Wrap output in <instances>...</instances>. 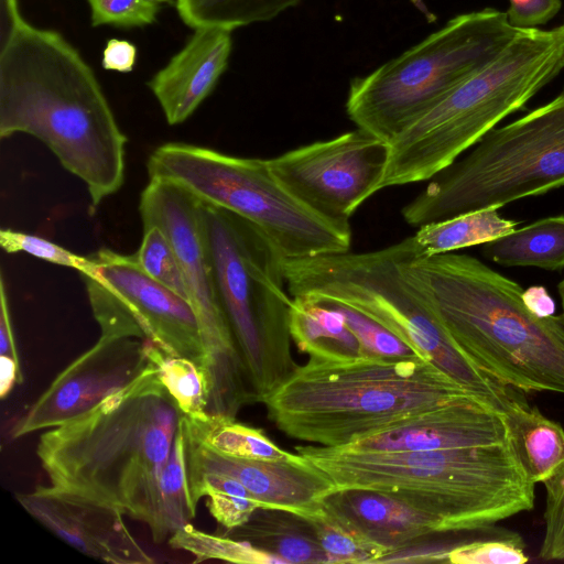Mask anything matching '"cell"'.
<instances>
[{"label":"cell","instance_id":"4dcf8cb0","mask_svg":"<svg viewBox=\"0 0 564 564\" xmlns=\"http://www.w3.org/2000/svg\"><path fill=\"white\" fill-rule=\"evenodd\" d=\"M169 544L176 550L195 556L194 563L207 560H221L232 563H281L276 557L254 547L250 543L227 535H215L187 523L170 539Z\"/></svg>","mask_w":564,"mask_h":564},{"label":"cell","instance_id":"44dd1931","mask_svg":"<svg viewBox=\"0 0 564 564\" xmlns=\"http://www.w3.org/2000/svg\"><path fill=\"white\" fill-rule=\"evenodd\" d=\"M509 387L502 408L509 442L528 478L545 482L564 466V429Z\"/></svg>","mask_w":564,"mask_h":564},{"label":"cell","instance_id":"8d00e7d4","mask_svg":"<svg viewBox=\"0 0 564 564\" xmlns=\"http://www.w3.org/2000/svg\"><path fill=\"white\" fill-rule=\"evenodd\" d=\"M94 26L142 28L155 22L160 7L153 0H87Z\"/></svg>","mask_w":564,"mask_h":564},{"label":"cell","instance_id":"d6a6232c","mask_svg":"<svg viewBox=\"0 0 564 564\" xmlns=\"http://www.w3.org/2000/svg\"><path fill=\"white\" fill-rule=\"evenodd\" d=\"M133 257L148 275L187 300V290L175 251L160 227H143V238Z\"/></svg>","mask_w":564,"mask_h":564},{"label":"cell","instance_id":"9c48e42d","mask_svg":"<svg viewBox=\"0 0 564 564\" xmlns=\"http://www.w3.org/2000/svg\"><path fill=\"white\" fill-rule=\"evenodd\" d=\"M433 178L402 209L412 227L564 186V87L549 102L491 129Z\"/></svg>","mask_w":564,"mask_h":564},{"label":"cell","instance_id":"d590c367","mask_svg":"<svg viewBox=\"0 0 564 564\" xmlns=\"http://www.w3.org/2000/svg\"><path fill=\"white\" fill-rule=\"evenodd\" d=\"M543 486L544 534L538 555L545 561H564V466Z\"/></svg>","mask_w":564,"mask_h":564},{"label":"cell","instance_id":"7402d4cb","mask_svg":"<svg viewBox=\"0 0 564 564\" xmlns=\"http://www.w3.org/2000/svg\"><path fill=\"white\" fill-rule=\"evenodd\" d=\"M224 535L246 541L281 563H328L310 521L286 510L258 508L246 523Z\"/></svg>","mask_w":564,"mask_h":564},{"label":"cell","instance_id":"cb8c5ba5","mask_svg":"<svg viewBox=\"0 0 564 564\" xmlns=\"http://www.w3.org/2000/svg\"><path fill=\"white\" fill-rule=\"evenodd\" d=\"M482 254L501 267L564 269V215L545 217L484 245Z\"/></svg>","mask_w":564,"mask_h":564},{"label":"cell","instance_id":"6da1fadb","mask_svg":"<svg viewBox=\"0 0 564 564\" xmlns=\"http://www.w3.org/2000/svg\"><path fill=\"white\" fill-rule=\"evenodd\" d=\"M183 413L153 364L88 411L42 433L36 456L50 485L113 506L169 539L161 474Z\"/></svg>","mask_w":564,"mask_h":564},{"label":"cell","instance_id":"5b68a950","mask_svg":"<svg viewBox=\"0 0 564 564\" xmlns=\"http://www.w3.org/2000/svg\"><path fill=\"white\" fill-rule=\"evenodd\" d=\"M467 398L478 397L417 355L341 360L310 357L263 404L284 434L341 447Z\"/></svg>","mask_w":564,"mask_h":564},{"label":"cell","instance_id":"f1b7e54d","mask_svg":"<svg viewBox=\"0 0 564 564\" xmlns=\"http://www.w3.org/2000/svg\"><path fill=\"white\" fill-rule=\"evenodd\" d=\"M328 563H377L389 551L365 539L323 503L306 518Z\"/></svg>","mask_w":564,"mask_h":564},{"label":"cell","instance_id":"ffe728a7","mask_svg":"<svg viewBox=\"0 0 564 564\" xmlns=\"http://www.w3.org/2000/svg\"><path fill=\"white\" fill-rule=\"evenodd\" d=\"M322 503L365 539L389 553L411 546L429 535L443 533L435 517L382 491L336 489Z\"/></svg>","mask_w":564,"mask_h":564},{"label":"cell","instance_id":"e0dca14e","mask_svg":"<svg viewBox=\"0 0 564 564\" xmlns=\"http://www.w3.org/2000/svg\"><path fill=\"white\" fill-rule=\"evenodd\" d=\"M184 438L187 474L230 476L241 482L262 508L282 509L307 518L336 490L323 471L299 454L290 460L240 458L217 453L185 431Z\"/></svg>","mask_w":564,"mask_h":564},{"label":"cell","instance_id":"f546056e","mask_svg":"<svg viewBox=\"0 0 564 564\" xmlns=\"http://www.w3.org/2000/svg\"><path fill=\"white\" fill-rule=\"evenodd\" d=\"M181 419L176 437L161 474V495L164 508L165 527L170 536L196 516L187 477L185 438Z\"/></svg>","mask_w":564,"mask_h":564},{"label":"cell","instance_id":"1f68e13d","mask_svg":"<svg viewBox=\"0 0 564 564\" xmlns=\"http://www.w3.org/2000/svg\"><path fill=\"white\" fill-rule=\"evenodd\" d=\"M528 561L522 538L502 529L456 544L445 558L454 564H524Z\"/></svg>","mask_w":564,"mask_h":564},{"label":"cell","instance_id":"2e32d148","mask_svg":"<svg viewBox=\"0 0 564 564\" xmlns=\"http://www.w3.org/2000/svg\"><path fill=\"white\" fill-rule=\"evenodd\" d=\"M17 500L42 525L89 557L112 564L154 562L113 506L51 485L18 494Z\"/></svg>","mask_w":564,"mask_h":564},{"label":"cell","instance_id":"5bb4252c","mask_svg":"<svg viewBox=\"0 0 564 564\" xmlns=\"http://www.w3.org/2000/svg\"><path fill=\"white\" fill-rule=\"evenodd\" d=\"M390 144L359 128L267 160L279 183L311 212L350 230L355 210L380 191Z\"/></svg>","mask_w":564,"mask_h":564},{"label":"cell","instance_id":"e575fe53","mask_svg":"<svg viewBox=\"0 0 564 564\" xmlns=\"http://www.w3.org/2000/svg\"><path fill=\"white\" fill-rule=\"evenodd\" d=\"M0 246L8 253L25 252L54 264L73 268L80 273L91 263L89 257L76 254L36 235L11 228L0 230Z\"/></svg>","mask_w":564,"mask_h":564},{"label":"cell","instance_id":"83f0119b","mask_svg":"<svg viewBox=\"0 0 564 564\" xmlns=\"http://www.w3.org/2000/svg\"><path fill=\"white\" fill-rule=\"evenodd\" d=\"M301 0H176L177 12L193 29L236 28L271 20Z\"/></svg>","mask_w":564,"mask_h":564},{"label":"cell","instance_id":"ac0fdd59","mask_svg":"<svg viewBox=\"0 0 564 564\" xmlns=\"http://www.w3.org/2000/svg\"><path fill=\"white\" fill-rule=\"evenodd\" d=\"M509 442L505 414L478 398L420 413L345 446L356 452H406L488 446Z\"/></svg>","mask_w":564,"mask_h":564},{"label":"cell","instance_id":"836d02e7","mask_svg":"<svg viewBox=\"0 0 564 564\" xmlns=\"http://www.w3.org/2000/svg\"><path fill=\"white\" fill-rule=\"evenodd\" d=\"M316 301L337 308L344 315L347 325L359 341L361 357L402 358L417 355L393 333L361 312L339 302Z\"/></svg>","mask_w":564,"mask_h":564},{"label":"cell","instance_id":"52a82bcc","mask_svg":"<svg viewBox=\"0 0 564 564\" xmlns=\"http://www.w3.org/2000/svg\"><path fill=\"white\" fill-rule=\"evenodd\" d=\"M416 258L412 236L372 251L285 259L283 273L292 297L339 302L361 312L501 412L507 386L468 358L432 303L404 274L403 264Z\"/></svg>","mask_w":564,"mask_h":564},{"label":"cell","instance_id":"b9f144b4","mask_svg":"<svg viewBox=\"0 0 564 564\" xmlns=\"http://www.w3.org/2000/svg\"><path fill=\"white\" fill-rule=\"evenodd\" d=\"M24 22L19 0H0V47L11 40Z\"/></svg>","mask_w":564,"mask_h":564},{"label":"cell","instance_id":"d4e9b609","mask_svg":"<svg viewBox=\"0 0 564 564\" xmlns=\"http://www.w3.org/2000/svg\"><path fill=\"white\" fill-rule=\"evenodd\" d=\"M519 221L486 208L427 224L413 236L419 256L430 257L476 245H485L517 228Z\"/></svg>","mask_w":564,"mask_h":564},{"label":"cell","instance_id":"7c38bea8","mask_svg":"<svg viewBox=\"0 0 564 564\" xmlns=\"http://www.w3.org/2000/svg\"><path fill=\"white\" fill-rule=\"evenodd\" d=\"M143 227H160L175 251L197 317L209 379V414L236 417L251 403L241 359L219 302L199 218V199L180 185L150 178L140 199Z\"/></svg>","mask_w":564,"mask_h":564},{"label":"cell","instance_id":"f35d334b","mask_svg":"<svg viewBox=\"0 0 564 564\" xmlns=\"http://www.w3.org/2000/svg\"><path fill=\"white\" fill-rule=\"evenodd\" d=\"M561 7V0H509L506 13L512 26L533 29L552 20Z\"/></svg>","mask_w":564,"mask_h":564},{"label":"cell","instance_id":"8992f818","mask_svg":"<svg viewBox=\"0 0 564 564\" xmlns=\"http://www.w3.org/2000/svg\"><path fill=\"white\" fill-rule=\"evenodd\" d=\"M564 68V24L520 29L392 142L380 189L433 178Z\"/></svg>","mask_w":564,"mask_h":564},{"label":"cell","instance_id":"484cf974","mask_svg":"<svg viewBox=\"0 0 564 564\" xmlns=\"http://www.w3.org/2000/svg\"><path fill=\"white\" fill-rule=\"evenodd\" d=\"M185 433L199 444L224 455L262 459L290 460L297 457L276 446L261 430L241 424L223 414H208L204 420L183 415Z\"/></svg>","mask_w":564,"mask_h":564},{"label":"cell","instance_id":"7bdbcfd3","mask_svg":"<svg viewBox=\"0 0 564 564\" xmlns=\"http://www.w3.org/2000/svg\"><path fill=\"white\" fill-rule=\"evenodd\" d=\"M522 299L534 315L539 317L555 315V303L544 286L533 285L523 290Z\"/></svg>","mask_w":564,"mask_h":564},{"label":"cell","instance_id":"30bf717a","mask_svg":"<svg viewBox=\"0 0 564 564\" xmlns=\"http://www.w3.org/2000/svg\"><path fill=\"white\" fill-rule=\"evenodd\" d=\"M519 30L494 8L456 15L398 57L355 78L346 101L349 119L390 144Z\"/></svg>","mask_w":564,"mask_h":564},{"label":"cell","instance_id":"7a4b0ae2","mask_svg":"<svg viewBox=\"0 0 564 564\" xmlns=\"http://www.w3.org/2000/svg\"><path fill=\"white\" fill-rule=\"evenodd\" d=\"M18 132L86 184L93 208L122 186L127 138L93 68L61 33L26 21L0 47V138Z\"/></svg>","mask_w":564,"mask_h":564},{"label":"cell","instance_id":"bcb514c9","mask_svg":"<svg viewBox=\"0 0 564 564\" xmlns=\"http://www.w3.org/2000/svg\"><path fill=\"white\" fill-rule=\"evenodd\" d=\"M153 1L159 3V2H167V1H171V0H153Z\"/></svg>","mask_w":564,"mask_h":564},{"label":"cell","instance_id":"4316f807","mask_svg":"<svg viewBox=\"0 0 564 564\" xmlns=\"http://www.w3.org/2000/svg\"><path fill=\"white\" fill-rule=\"evenodd\" d=\"M145 351L183 415L189 420L206 419L209 402L206 369L189 358L167 354L147 340Z\"/></svg>","mask_w":564,"mask_h":564},{"label":"cell","instance_id":"74e56055","mask_svg":"<svg viewBox=\"0 0 564 564\" xmlns=\"http://www.w3.org/2000/svg\"><path fill=\"white\" fill-rule=\"evenodd\" d=\"M202 497L207 498L209 513L226 531L242 525L258 508H261L260 502L248 489L225 491L205 488L199 494V500Z\"/></svg>","mask_w":564,"mask_h":564},{"label":"cell","instance_id":"7dc6e473","mask_svg":"<svg viewBox=\"0 0 564 564\" xmlns=\"http://www.w3.org/2000/svg\"><path fill=\"white\" fill-rule=\"evenodd\" d=\"M560 316H561V315H560ZM561 319H562V323H563V325H564V319H563L562 317H561Z\"/></svg>","mask_w":564,"mask_h":564},{"label":"cell","instance_id":"ab89813d","mask_svg":"<svg viewBox=\"0 0 564 564\" xmlns=\"http://www.w3.org/2000/svg\"><path fill=\"white\" fill-rule=\"evenodd\" d=\"M137 47L127 40L111 39L107 42L101 57V65L107 70L129 73L133 69Z\"/></svg>","mask_w":564,"mask_h":564},{"label":"cell","instance_id":"4fadbf2b","mask_svg":"<svg viewBox=\"0 0 564 564\" xmlns=\"http://www.w3.org/2000/svg\"><path fill=\"white\" fill-rule=\"evenodd\" d=\"M82 272L101 336L134 337L205 368L206 354L189 302L148 275L132 256L102 248Z\"/></svg>","mask_w":564,"mask_h":564},{"label":"cell","instance_id":"60d3db41","mask_svg":"<svg viewBox=\"0 0 564 564\" xmlns=\"http://www.w3.org/2000/svg\"><path fill=\"white\" fill-rule=\"evenodd\" d=\"M0 355L9 356L20 361L2 274L0 279Z\"/></svg>","mask_w":564,"mask_h":564},{"label":"cell","instance_id":"603a6c76","mask_svg":"<svg viewBox=\"0 0 564 564\" xmlns=\"http://www.w3.org/2000/svg\"><path fill=\"white\" fill-rule=\"evenodd\" d=\"M291 338L310 357L341 360L361 357L360 345L335 307L307 297H292L289 314Z\"/></svg>","mask_w":564,"mask_h":564},{"label":"cell","instance_id":"ee69618b","mask_svg":"<svg viewBox=\"0 0 564 564\" xmlns=\"http://www.w3.org/2000/svg\"><path fill=\"white\" fill-rule=\"evenodd\" d=\"M23 375L20 361L12 357L0 355V397L4 399L12 390L14 383H21Z\"/></svg>","mask_w":564,"mask_h":564},{"label":"cell","instance_id":"277c9868","mask_svg":"<svg viewBox=\"0 0 564 564\" xmlns=\"http://www.w3.org/2000/svg\"><path fill=\"white\" fill-rule=\"evenodd\" d=\"M294 449L336 489L392 495L435 517L443 533L485 530L534 507L535 484L525 475L510 442L406 452H356L321 445Z\"/></svg>","mask_w":564,"mask_h":564},{"label":"cell","instance_id":"f6af8a7d","mask_svg":"<svg viewBox=\"0 0 564 564\" xmlns=\"http://www.w3.org/2000/svg\"><path fill=\"white\" fill-rule=\"evenodd\" d=\"M557 292L560 295L561 307H562V313L560 315L564 319V278L557 284Z\"/></svg>","mask_w":564,"mask_h":564},{"label":"cell","instance_id":"d6986e66","mask_svg":"<svg viewBox=\"0 0 564 564\" xmlns=\"http://www.w3.org/2000/svg\"><path fill=\"white\" fill-rule=\"evenodd\" d=\"M232 47L231 31L198 28L171 61L149 82L166 121L188 119L225 72Z\"/></svg>","mask_w":564,"mask_h":564},{"label":"cell","instance_id":"9a60e30c","mask_svg":"<svg viewBox=\"0 0 564 564\" xmlns=\"http://www.w3.org/2000/svg\"><path fill=\"white\" fill-rule=\"evenodd\" d=\"M150 365L145 340L100 335L14 421L10 437L17 440L72 420L132 382Z\"/></svg>","mask_w":564,"mask_h":564},{"label":"cell","instance_id":"ba28073f","mask_svg":"<svg viewBox=\"0 0 564 564\" xmlns=\"http://www.w3.org/2000/svg\"><path fill=\"white\" fill-rule=\"evenodd\" d=\"M220 305L252 403H263L296 369L291 355L284 258L251 223L199 200Z\"/></svg>","mask_w":564,"mask_h":564},{"label":"cell","instance_id":"8fae6325","mask_svg":"<svg viewBox=\"0 0 564 564\" xmlns=\"http://www.w3.org/2000/svg\"><path fill=\"white\" fill-rule=\"evenodd\" d=\"M150 178L173 182L199 200L256 226L284 259L350 250L351 230L324 220L273 176L267 160L187 143H165L149 158Z\"/></svg>","mask_w":564,"mask_h":564},{"label":"cell","instance_id":"3957f363","mask_svg":"<svg viewBox=\"0 0 564 564\" xmlns=\"http://www.w3.org/2000/svg\"><path fill=\"white\" fill-rule=\"evenodd\" d=\"M403 272L481 371L523 392L564 394L561 316L530 312L519 283L455 252L409 260Z\"/></svg>","mask_w":564,"mask_h":564}]
</instances>
